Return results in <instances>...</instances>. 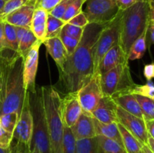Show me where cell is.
<instances>
[{
    "label": "cell",
    "mask_w": 154,
    "mask_h": 153,
    "mask_svg": "<svg viewBox=\"0 0 154 153\" xmlns=\"http://www.w3.org/2000/svg\"><path fill=\"white\" fill-rule=\"evenodd\" d=\"M105 26L98 23L86 26L75 50L58 68L59 82L65 94L78 92L94 75L95 45Z\"/></svg>",
    "instance_id": "cell-1"
},
{
    "label": "cell",
    "mask_w": 154,
    "mask_h": 153,
    "mask_svg": "<svg viewBox=\"0 0 154 153\" xmlns=\"http://www.w3.org/2000/svg\"><path fill=\"white\" fill-rule=\"evenodd\" d=\"M2 62V98L0 115L16 112L19 115L27 92L23 86L24 58L16 51L4 48L0 51Z\"/></svg>",
    "instance_id": "cell-2"
},
{
    "label": "cell",
    "mask_w": 154,
    "mask_h": 153,
    "mask_svg": "<svg viewBox=\"0 0 154 153\" xmlns=\"http://www.w3.org/2000/svg\"><path fill=\"white\" fill-rule=\"evenodd\" d=\"M150 21H154L153 0L138 2L122 10L120 44L126 56L134 41L145 32Z\"/></svg>",
    "instance_id": "cell-3"
},
{
    "label": "cell",
    "mask_w": 154,
    "mask_h": 153,
    "mask_svg": "<svg viewBox=\"0 0 154 153\" xmlns=\"http://www.w3.org/2000/svg\"><path fill=\"white\" fill-rule=\"evenodd\" d=\"M51 153H63L64 123L62 116V95L52 86H41Z\"/></svg>",
    "instance_id": "cell-4"
},
{
    "label": "cell",
    "mask_w": 154,
    "mask_h": 153,
    "mask_svg": "<svg viewBox=\"0 0 154 153\" xmlns=\"http://www.w3.org/2000/svg\"><path fill=\"white\" fill-rule=\"evenodd\" d=\"M27 97L33 124L32 137L29 147H37L41 153H51L41 87L35 86L27 92Z\"/></svg>",
    "instance_id": "cell-5"
},
{
    "label": "cell",
    "mask_w": 154,
    "mask_h": 153,
    "mask_svg": "<svg viewBox=\"0 0 154 153\" xmlns=\"http://www.w3.org/2000/svg\"><path fill=\"white\" fill-rule=\"evenodd\" d=\"M135 84L131 76L129 63L117 66L100 76L101 88L105 96L114 97L131 93Z\"/></svg>",
    "instance_id": "cell-6"
},
{
    "label": "cell",
    "mask_w": 154,
    "mask_h": 153,
    "mask_svg": "<svg viewBox=\"0 0 154 153\" xmlns=\"http://www.w3.org/2000/svg\"><path fill=\"white\" fill-rule=\"evenodd\" d=\"M121 11L122 10H120L117 16L105 26L102 32L99 34L94 50V74L97 71L99 63L105 54L114 45L120 43Z\"/></svg>",
    "instance_id": "cell-7"
},
{
    "label": "cell",
    "mask_w": 154,
    "mask_h": 153,
    "mask_svg": "<svg viewBox=\"0 0 154 153\" xmlns=\"http://www.w3.org/2000/svg\"><path fill=\"white\" fill-rule=\"evenodd\" d=\"M86 2L84 13L90 23L106 25L120 11L116 0H87Z\"/></svg>",
    "instance_id": "cell-8"
},
{
    "label": "cell",
    "mask_w": 154,
    "mask_h": 153,
    "mask_svg": "<svg viewBox=\"0 0 154 153\" xmlns=\"http://www.w3.org/2000/svg\"><path fill=\"white\" fill-rule=\"evenodd\" d=\"M100 74H94L93 77L77 92L83 112L90 115L103 96L100 85Z\"/></svg>",
    "instance_id": "cell-9"
},
{
    "label": "cell",
    "mask_w": 154,
    "mask_h": 153,
    "mask_svg": "<svg viewBox=\"0 0 154 153\" xmlns=\"http://www.w3.org/2000/svg\"><path fill=\"white\" fill-rule=\"evenodd\" d=\"M118 122L129 130L141 144L147 145L148 133L147 131L144 118H139L117 106Z\"/></svg>",
    "instance_id": "cell-10"
},
{
    "label": "cell",
    "mask_w": 154,
    "mask_h": 153,
    "mask_svg": "<svg viewBox=\"0 0 154 153\" xmlns=\"http://www.w3.org/2000/svg\"><path fill=\"white\" fill-rule=\"evenodd\" d=\"M42 42L38 40L24 57L23 61V86L26 91H31L35 88V78L38 65L39 50Z\"/></svg>",
    "instance_id": "cell-11"
},
{
    "label": "cell",
    "mask_w": 154,
    "mask_h": 153,
    "mask_svg": "<svg viewBox=\"0 0 154 153\" xmlns=\"http://www.w3.org/2000/svg\"><path fill=\"white\" fill-rule=\"evenodd\" d=\"M33 124L32 114L29 107L28 97H26L23 106L20 114L19 119L13 133V140L29 146L32 137Z\"/></svg>",
    "instance_id": "cell-12"
},
{
    "label": "cell",
    "mask_w": 154,
    "mask_h": 153,
    "mask_svg": "<svg viewBox=\"0 0 154 153\" xmlns=\"http://www.w3.org/2000/svg\"><path fill=\"white\" fill-rule=\"evenodd\" d=\"M37 8V0H29L28 2L15 9L2 18L5 22L14 26L30 28L32 17L35 9Z\"/></svg>",
    "instance_id": "cell-13"
},
{
    "label": "cell",
    "mask_w": 154,
    "mask_h": 153,
    "mask_svg": "<svg viewBox=\"0 0 154 153\" xmlns=\"http://www.w3.org/2000/svg\"><path fill=\"white\" fill-rule=\"evenodd\" d=\"M83 110L76 92L67 93L62 96V116L66 127L71 128Z\"/></svg>",
    "instance_id": "cell-14"
},
{
    "label": "cell",
    "mask_w": 154,
    "mask_h": 153,
    "mask_svg": "<svg viewBox=\"0 0 154 153\" xmlns=\"http://www.w3.org/2000/svg\"><path fill=\"white\" fill-rule=\"evenodd\" d=\"M117 106L112 98L103 95L91 115L96 120L105 124L118 122Z\"/></svg>",
    "instance_id": "cell-15"
},
{
    "label": "cell",
    "mask_w": 154,
    "mask_h": 153,
    "mask_svg": "<svg viewBox=\"0 0 154 153\" xmlns=\"http://www.w3.org/2000/svg\"><path fill=\"white\" fill-rule=\"evenodd\" d=\"M126 63H129L127 56L122 49L120 43H118L111 47L102 57L96 73L102 75L111 69Z\"/></svg>",
    "instance_id": "cell-16"
},
{
    "label": "cell",
    "mask_w": 154,
    "mask_h": 153,
    "mask_svg": "<svg viewBox=\"0 0 154 153\" xmlns=\"http://www.w3.org/2000/svg\"><path fill=\"white\" fill-rule=\"evenodd\" d=\"M75 140L92 138L96 136L93 117L92 115L82 112L76 122L70 128Z\"/></svg>",
    "instance_id": "cell-17"
},
{
    "label": "cell",
    "mask_w": 154,
    "mask_h": 153,
    "mask_svg": "<svg viewBox=\"0 0 154 153\" xmlns=\"http://www.w3.org/2000/svg\"><path fill=\"white\" fill-rule=\"evenodd\" d=\"M48 12L42 8H36L32 17L30 29L32 32L37 39L42 44L46 39L47 21Z\"/></svg>",
    "instance_id": "cell-18"
},
{
    "label": "cell",
    "mask_w": 154,
    "mask_h": 153,
    "mask_svg": "<svg viewBox=\"0 0 154 153\" xmlns=\"http://www.w3.org/2000/svg\"><path fill=\"white\" fill-rule=\"evenodd\" d=\"M47 51L57 64L58 68L63 66L67 58L68 53L60 37L46 38L43 42Z\"/></svg>",
    "instance_id": "cell-19"
},
{
    "label": "cell",
    "mask_w": 154,
    "mask_h": 153,
    "mask_svg": "<svg viewBox=\"0 0 154 153\" xmlns=\"http://www.w3.org/2000/svg\"><path fill=\"white\" fill-rule=\"evenodd\" d=\"M111 98L117 106L123 109V110L137 117L144 118L141 108L134 94L130 92L124 93Z\"/></svg>",
    "instance_id": "cell-20"
},
{
    "label": "cell",
    "mask_w": 154,
    "mask_h": 153,
    "mask_svg": "<svg viewBox=\"0 0 154 153\" xmlns=\"http://www.w3.org/2000/svg\"><path fill=\"white\" fill-rule=\"evenodd\" d=\"M18 39L17 52L24 58L32 46L38 40L30 28L21 26H15Z\"/></svg>",
    "instance_id": "cell-21"
},
{
    "label": "cell",
    "mask_w": 154,
    "mask_h": 153,
    "mask_svg": "<svg viewBox=\"0 0 154 153\" xmlns=\"http://www.w3.org/2000/svg\"><path fill=\"white\" fill-rule=\"evenodd\" d=\"M93 123H94L96 136H103L109 139L114 140L123 146L121 136L117 127V122L105 124L93 118Z\"/></svg>",
    "instance_id": "cell-22"
},
{
    "label": "cell",
    "mask_w": 154,
    "mask_h": 153,
    "mask_svg": "<svg viewBox=\"0 0 154 153\" xmlns=\"http://www.w3.org/2000/svg\"><path fill=\"white\" fill-rule=\"evenodd\" d=\"M117 127L126 153H139L142 144L120 123L117 122Z\"/></svg>",
    "instance_id": "cell-23"
},
{
    "label": "cell",
    "mask_w": 154,
    "mask_h": 153,
    "mask_svg": "<svg viewBox=\"0 0 154 153\" xmlns=\"http://www.w3.org/2000/svg\"><path fill=\"white\" fill-rule=\"evenodd\" d=\"M75 153H103L97 136L76 140Z\"/></svg>",
    "instance_id": "cell-24"
},
{
    "label": "cell",
    "mask_w": 154,
    "mask_h": 153,
    "mask_svg": "<svg viewBox=\"0 0 154 153\" xmlns=\"http://www.w3.org/2000/svg\"><path fill=\"white\" fill-rule=\"evenodd\" d=\"M147 31V30H146ZM147 44H146V32L143 34H141L138 38L134 41L129 49L127 55L128 60L135 61V60L140 59L144 56L145 53Z\"/></svg>",
    "instance_id": "cell-25"
},
{
    "label": "cell",
    "mask_w": 154,
    "mask_h": 153,
    "mask_svg": "<svg viewBox=\"0 0 154 153\" xmlns=\"http://www.w3.org/2000/svg\"><path fill=\"white\" fill-rule=\"evenodd\" d=\"M4 41L5 48L17 52L18 39L15 26L7 22L4 24Z\"/></svg>",
    "instance_id": "cell-26"
},
{
    "label": "cell",
    "mask_w": 154,
    "mask_h": 153,
    "mask_svg": "<svg viewBox=\"0 0 154 153\" xmlns=\"http://www.w3.org/2000/svg\"><path fill=\"white\" fill-rule=\"evenodd\" d=\"M103 153H126L124 147L114 140L103 136H96Z\"/></svg>",
    "instance_id": "cell-27"
},
{
    "label": "cell",
    "mask_w": 154,
    "mask_h": 153,
    "mask_svg": "<svg viewBox=\"0 0 154 153\" xmlns=\"http://www.w3.org/2000/svg\"><path fill=\"white\" fill-rule=\"evenodd\" d=\"M134 95L141 108L144 119H154V99L136 94H134Z\"/></svg>",
    "instance_id": "cell-28"
},
{
    "label": "cell",
    "mask_w": 154,
    "mask_h": 153,
    "mask_svg": "<svg viewBox=\"0 0 154 153\" xmlns=\"http://www.w3.org/2000/svg\"><path fill=\"white\" fill-rule=\"evenodd\" d=\"M65 23L66 22H63L61 19L55 17L48 14V21H47L46 38L59 37Z\"/></svg>",
    "instance_id": "cell-29"
},
{
    "label": "cell",
    "mask_w": 154,
    "mask_h": 153,
    "mask_svg": "<svg viewBox=\"0 0 154 153\" xmlns=\"http://www.w3.org/2000/svg\"><path fill=\"white\" fill-rule=\"evenodd\" d=\"M19 119V115L16 112H8L0 115V125L8 133L13 134Z\"/></svg>",
    "instance_id": "cell-30"
},
{
    "label": "cell",
    "mask_w": 154,
    "mask_h": 153,
    "mask_svg": "<svg viewBox=\"0 0 154 153\" xmlns=\"http://www.w3.org/2000/svg\"><path fill=\"white\" fill-rule=\"evenodd\" d=\"M76 140L72 134L71 128L64 125L63 136V153H75Z\"/></svg>",
    "instance_id": "cell-31"
},
{
    "label": "cell",
    "mask_w": 154,
    "mask_h": 153,
    "mask_svg": "<svg viewBox=\"0 0 154 153\" xmlns=\"http://www.w3.org/2000/svg\"><path fill=\"white\" fill-rule=\"evenodd\" d=\"M86 2H87V0H74L65 11L64 14L61 19L62 20L66 23L72 18H73L78 14L82 11V7Z\"/></svg>",
    "instance_id": "cell-32"
},
{
    "label": "cell",
    "mask_w": 154,
    "mask_h": 153,
    "mask_svg": "<svg viewBox=\"0 0 154 153\" xmlns=\"http://www.w3.org/2000/svg\"><path fill=\"white\" fill-rule=\"evenodd\" d=\"M131 93L154 99V85L153 80H147L145 85L135 84L134 86L132 87Z\"/></svg>",
    "instance_id": "cell-33"
},
{
    "label": "cell",
    "mask_w": 154,
    "mask_h": 153,
    "mask_svg": "<svg viewBox=\"0 0 154 153\" xmlns=\"http://www.w3.org/2000/svg\"><path fill=\"white\" fill-rule=\"evenodd\" d=\"M59 37H60L63 46L66 48L68 56L71 55L77 48V46H78V44L80 42V40L70 37V36L67 35V34L62 32H60Z\"/></svg>",
    "instance_id": "cell-34"
},
{
    "label": "cell",
    "mask_w": 154,
    "mask_h": 153,
    "mask_svg": "<svg viewBox=\"0 0 154 153\" xmlns=\"http://www.w3.org/2000/svg\"><path fill=\"white\" fill-rule=\"evenodd\" d=\"M29 1V0H8V1H6L2 10L0 12V20H2L5 16L14 10L15 9L23 5Z\"/></svg>",
    "instance_id": "cell-35"
},
{
    "label": "cell",
    "mask_w": 154,
    "mask_h": 153,
    "mask_svg": "<svg viewBox=\"0 0 154 153\" xmlns=\"http://www.w3.org/2000/svg\"><path fill=\"white\" fill-rule=\"evenodd\" d=\"M84 28H80V27L75 26L72 25V24H69V22H66L63 26L61 32L65 33L66 34H67V35L70 36V37L78 39V40H81L83 32H84Z\"/></svg>",
    "instance_id": "cell-36"
},
{
    "label": "cell",
    "mask_w": 154,
    "mask_h": 153,
    "mask_svg": "<svg viewBox=\"0 0 154 153\" xmlns=\"http://www.w3.org/2000/svg\"><path fill=\"white\" fill-rule=\"evenodd\" d=\"M74 0H62L49 13L52 16H55V17L59 18V19H62L63 14H64L65 11L66 10L67 8L69 7V4L73 2Z\"/></svg>",
    "instance_id": "cell-37"
},
{
    "label": "cell",
    "mask_w": 154,
    "mask_h": 153,
    "mask_svg": "<svg viewBox=\"0 0 154 153\" xmlns=\"http://www.w3.org/2000/svg\"><path fill=\"white\" fill-rule=\"evenodd\" d=\"M68 22L69 24L75 26L80 27V28H84L86 26L90 23L87 16H86L83 10L80 12L79 14H78L76 16H74L73 18H72Z\"/></svg>",
    "instance_id": "cell-38"
},
{
    "label": "cell",
    "mask_w": 154,
    "mask_h": 153,
    "mask_svg": "<svg viewBox=\"0 0 154 153\" xmlns=\"http://www.w3.org/2000/svg\"><path fill=\"white\" fill-rule=\"evenodd\" d=\"M12 140H13V134L6 131L0 125V147L2 148H10Z\"/></svg>",
    "instance_id": "cell-39"
},
{
    "label": "cell",
    "mask_w": 154,
    "mask_h": 153,
    "mask_svg": "<svg viewBox=\"0 0 154 153\" xmlns=\"http://www.w3.org/2000/svg\"><path fill=\"white\" fill-rule=\"evenodd\" d=\"M11 153H29V147L28 145L12 140L10 146Z\"/></svg>",
    "instance_id": "cell-40"
},
{
    "label": "cell",
    "mask_w": 154,
    "mask_h": 153,
    "mask_svg": "<svg viewBox=\"0 0 154 153\" xmlns=\"http://www.w3.org/2000/svg\"><path fill=\"white\" fill-rule=\"evenodd\" d=\"M62 0H41L37 8H42L49 13L53 10Z\"/></svg>",
    "instance_id": "cell-41"
},
{
    "label": "cell",
    "mask_w": 154,
    "mask_h": 153,
    "mask_svg": "<svg viewBox=\"0 0 154 153\" xmlns=\"http://www.w3.org/2000/svg\"><path fill=\"white\" fill-rule=\"evenodd\" d=\"M141 1H146V0H116V2L119 10H123Z\"/></svg>",
    "instance_id": "cell-42"
},
{
    "label": "cell",
    "mask_w": 154,
    "mask_h": 153,
    "mask_svg": "<svg viewBox=\"0 0 154 153\" xmlns=\"http://www.w3.org/2000/svg\"><path fill=\"white\" fill-rule=\"evenodd\" d=\"M148 40V46L150 47L154 43V21H150L146 31V41Z\"/></svg>",
    "instance_id": "cell-43"
},
{
    "label": "cell",
    "mask_w": 154,
    "mask_h": 153,
    "mask_svg": "<svg viewBox=\"0 0 154 153\" xmlns=\"http://www.w3.org/2000/svg\"><path fill=\"white\" fill-rule=\"evenodd\" d=\"M144 75L147 80H152L154 76V64L153 63L147 64L144 66Z\"/></svg>",
    "instance_id": "cell-44"
},
{
    "label": "cell",
    "mask_w": 154,
    "mask_h": 153,
    "mask_svg": "<svg viewBox=\"0 0 154 153\" xmlns=\"http://www.w3.org/2000/svg\"><path fill=\"white\" fill-rule=\"evenodd\" d=\"M144 122L149 136L154 137V119L144 120Z\"/></svg>",
    "instance_id": "cell-45"
},
{
    "label": "cell",
    "mask_w": 154,
    "mask_h": 153,
    "mask_svg": "<svg viewBox=\"0 0 154 153\" xmlns=\"http://www.w3.org/2000/svg\"><path fill=\"white\" fill-rule=\"evenodd\" d=\"M4 21L0 20V51L5 48L4 41Z\"/></svg>",
    "instance_id": "cell-46"
},
{
    "label": "cell",
    "mask_w": 154,
    "mask_h": 153,
    "mask_svg": "<svg viewBox=\"0 0 154 153\" xmlns=\"http://www.w3.org/2000/svg\"><path fill=\"white\" fill-rule=\"evenodd\" d=\"M2 98V56L0 53V103Z\"/></svg>",
    "instance_id": "cell-47"
},
{
    "label": "cell",
    "mask_w": 154,
    "mask_h": 153,
    "mask_svg": "<svg viewBox=\"0 0 154 153\" xmlns=\"http://www.w3.org/2000/svg\"><path fill=\"white\" fill-rule=\"evenodd\" d=\"M147 145L148 146V147L152 150V151L154 152V137H153V136H148Z\"/></svg>",
    "instance_id": "cell-48"
},
{
    "label": "cell",
    "mask_w": 154,
    "mask_h": 153,
    "mask_svg": "<svg viewBox=\"0 0 154 153\" xmlns=\"http://www.w3.org/2000/svg\"><path fill=\"white\" fill-rule=\"evenodd\" d=\"M141 153H153V152L148 147V146L146 144H142L141 147Z\"/></svg>",
    "instance_id": "cell-49"
},
{
    "label": "cell",
    "mask_w": 154,
    "mask_h": 153,
    "mask_svg": "<svg viewBox=\"0 0 154 153\" xmlns=\"http://www.w3.org/2000/svg\"><path fill=\"white\" fill-rule=\"evenodd\" d=\"M29 153H41L40 151L37 148V147L32 146L29 148Z\"/></svg>",
    "instance_id": "cell-50"
},
{
    "label": "cell",
    "mask_w": 154,
    "mask_h": 153,
    "mask_svg": "<svg viewBox=\"0 0 154 153\" xmlns=\"http://www.w3.org/2000/svg\"><path fill=\"white\" fill-rule=\"evenodd\" d=\"M0 153H11L10 148H2L0 147Z\"/></svg>",
    "instance_id": "cell-51"
},
{
    "label": "cell",
    "mask_w": 154,
    "mask_h": 153,
    "mask_svg": "<svg viewBox=\"0 0 154 153\" xmlns=\"http://www.w3.org/2000/svg\"><path fill=\"white\" fill-rule=\"evenodd\" d=\"M5 2H6V1H5V0H0V12H1V10H2L3 7H4Z\"/></svg>",
    "instance_id": "cell-52"
},
{
    "label": "cell",
    "mask_w": 154,
    "mask_h": 153,
    "mask_svg": "<svg viewBox=\"0 0 154 153\" xmlns=\"http://www.w3.org/2000/svg\"><path fill=\"white\" fill-rule=\"evenodd\" d=\"M139 153H141V152H139Z\"/></svg>",
    "instance_id": "cell-53"
},
{
    "label": "cell",
    "mask_w": 154,
    "mask_h": 153,
    "mask_svg": "<svg viewBox=\"0 0 154 153\" xmlns=\"http://www.w3.org/2000/svg\"><path fill=\"white\" fill-rule=\"evenodd\" d=\"M5 1H8V0H5Z\"/></svg>",
    "instance_id": "cell-54"
},
{
    "label": "cell",
    "mask_w": 154,
    "mask_h": 153,
    "mask_svg": "<svg viewBox=\"0 0 154 153\" xmlns=\"http://www.w3.org/2000/svg\"></svg>",
    "instance_id": "cell-55"
}]
</instances>
